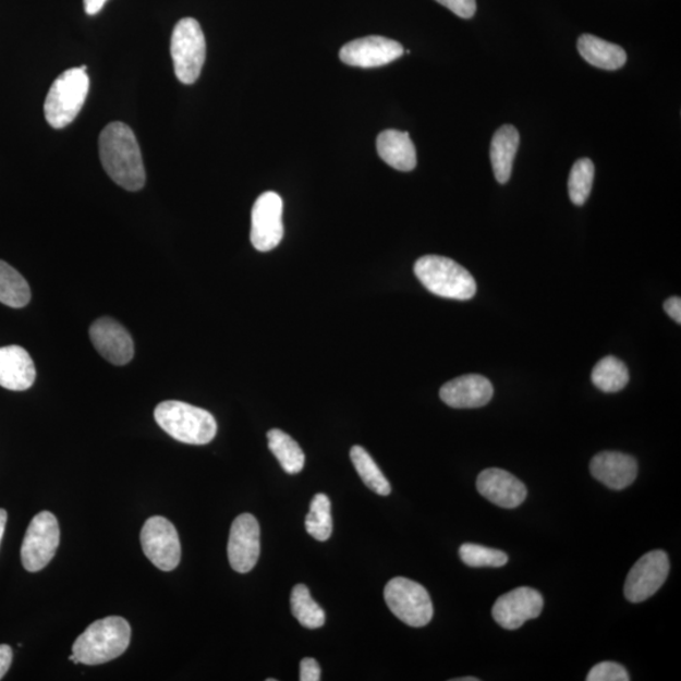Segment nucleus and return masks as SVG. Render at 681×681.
Here are the masks:
<instances>
[{
    "label": "nucleus",
    "instance_id": "1",
    "mask_svg": "<svg viewBox=\"0 0 681 681\" xmlns=\"http://www.w3.org/2000/svg\"><path fill=\"white\" fill-rule=\"evenodd\" d=\"M99 154L104 170L120 187L132 192L144 187L146 170L131 126L114 122L104 127L99 138Z\"/></svg>",
    "mask_w": 681,
    "mask_h": 681
},
{
    "label": "nucleus",
    "instance_id": "2",
    "mask_svg": "<svg viewBox=\"0 0 681 681\" xmlns=\"http://www.w3.org/2000/svg\"><path fill=\"white\" fill-rule=\"evenodd\" d=\"M132 630L123 617L95 621L77 637L72 654L75 664L100 665L119 658L131 644Z\"/></svg>",
    "mask_w": 681,
    "mask_h": 681
},
{
    "label": "nucleus",
    "instance_id": "3",
    "mask_svg": "<svg viewBox=\"0 0 681 681\" xmlns=\"http://www.w3.org/2000/svg\"><path fill=\"white\" fill-rule=\"evenodd\" d=\"M155 419L167 435L186 445L210 443L218 433V423L210 412L178 400L158 404Z\"/></svg>",
    "mask_w": 681,
    "mask_h": 681
},
{
    "label": "nucleus",
    "instance_id": "4",
    "mask_svg": "<svg viewBox=\"0 0 681 681\" xmlns=\"http://www.w3.org/2000/svg\"><path fill=\"white\" fill-rule=\"evenodd\" d=\"M414 272L430 293L443 299L469 301L476 295L475 278L459 263L446 256H422L415 263Z\"/></svg>",
    "mask_w": 681,
    "mask_h": 681
},
{
    "label": "nucleus",
    "instance_id": "5",
    "mask_svg": "<svg viewBox=\"0 0 681 681\" xmlns=\"http://www.w3.org/2000/svg\"><path fill=\"white\" fill-rule=\"evenodd\" d=\"M86 71L87 68L82 66L63 72L48 92L45 117L54 130L70 125L82 111L90 87Z\"/></svg>",
    "mask_w": 681,
    "mask_h": 681
},
{
    "label": "nucleus",
    "instance_id": "6",
    "mask_svg": "<svg viewBox=\"0 0 681 681\" xmlns=\"http://www.w3.org/2000/svg\"><path fill=\"white\" fill-rule=\"evenodd\" d=\"M171 54L174 74L184 85L195 84L206 60V39L199 23L183 19L173 29Z\"/></svg>",
    "mask_w": 681,
    "mask_h": 681
},
{
    "label": "nucleus",
    "instance_id": "7",
    "mask_svg": "<svg viewBox=\"0 0 681 681\" xmlns=\"http://www.w3.org/2000/svg\"><path fill=\"white\" fill-rule=\"evenodd\" d=\"M384 597L389 610L408 627H427L433 619L435 610L429 593L419 583L397 576L387 584Z\"/></svg>",
    "mask_w": 681,
    "mask_h": 681
},
{
    "label": "nucleus",
    "instance_id": "8",
    "mask_svg": "<svg viewBox=\"0 0 681 681\" xmlns=\"http://www.w3.org/2000/svg\"><path fill=\"white\" fill-rule=\"evenodd\" d=\"M60 544L58 519L50 511L39 512L24 535L21 558L26 571L35 573L50 564Z\"/></svg>",
    "mask_w": 681,
    "mask_h": 681
},
{
    "label": "nucleus",
    "instance_id": "9",
    "mask_svg": "<svg viewBox=\"0 0 681 681\" xmlns=\"http://www.w3.org/2000/svg\"><path fill=\"white\" fill-rule=\"evenodd\" d=\"M144 555L160 571L171 572L181 560V543L174 525L162 516L147 520L141 532Z\"/></svg>",
    "mask_w": 681,
    "mask_h": 681
},
{
    "label": "nucleus",
    "instance_id": "10",
    "mask_svg": "<svg viewBox=\"0 0 681 681\" xmlns=\"http://www.w3.org/2000/svg\"><path fill=\"white\" fill-rule=\"evenodd\" d=\"M283 199L276 192H266L256 199L252 211V244L258 252H270L282 242Z\"/></svg>",
    "mask_w": 681,
    "mask_h": 681
},
{
    "label": "nucleus",
    "instance_id": "11",
    "mask_svg": "<svg viewBox=\"0 0 681 681\" xmlns=\"http://www.w3.org/2000/svg\"><path fill=\"white\" fill-rule=\"evenodd\" d=\"M669 572L670 562L667 552L662 550L647 552L632 567L624 582V596L632 604L644 603L662 587Z\"/></svg>",
    "mask_w": 681,
    "mask_h": 681
},
{
    "label": "nucleus",
    "instance_id": "12",
    "mask_svg": "<svg viewBox=\"0 0 681 681\" xmlns=\"http://www.w3.org/2000/svg\"><path fill=\"white\" fill-rule=\"evenodd\" d=\"M260 556V526L252 514L239 515L231 525L228 557L238 573H250Z\"/></svg>",
    "mask_w": 681,
    "mask_h": 681
},
{
    "label": "nucleus",
    "instance_id": "13",
    "mask_svg": "<svg viewBox=\"0 0 681 681\" xmlns=\"http://www.w3.org/2000/svg\"><path fill=\"white\" fill-rule=\"evenodd\" d=\"M404 54L402 44L382 36H367L344 45L340 60L349 66L372 69L386 66Z\"/></svg>",
    "mask_w": 681,
    "mask_h": 681
},
{
    "label": "nucleus",
    "instance_id": "14",
    "mask_svg": "<svg viewBox=\"0 0 681 681\" xmlns=\"http://www.w3.org/2000/svg\"><path fill=\"white\" fill-rule=\"evenodd\" d=\"M544 599L538 591L519 587L502 595L492 607V617L501 628L518 630L528 620L538 619Z\"/></svg>",
    "mask_w": 681,
    "mask_h": 681
},
{
    "label": "nucleus",
    "instance_id": "15",
    "mask_svg": "<svg viewBox=\"0 0 681 681\" xmlns=\"http://www.w3.org/2000/svg\"><path fill=\"white\" fill-rule=\"evenodd\" d=\"M90 340L96 351L110 364L123 366L134 356V342L130 332L109 317L99 318L90 327Z\"/></svg>",
    "mask_w": 681,
    "mask_h": 681
},
{
    "label": "nucleus",
    "instance_id": "16",
    "mask_svg": "<svg viewBox=\"0 0 681 681\" xmlns=\"http://www.w3.org/2000/svg\"><path fill=\"white\" fill-rule=\"evenodd\" d=\"M477 490L485 499L503 509L520 507L527 495L522 481L500 469L481 472L477 478Z\"/></svg>",
    "mask_w": 681,
    "mask_h": 681
},
{
    "label": "nucleus",
    "instance_id": "17",
    "mask_svg": "<svg viewBox=\"0 0 681 681\" xmlns=\"http://www.w3.org/2000/svg\"><path fill=\"white\" fill-rule=\"evenodd\" d=\"M439 396L448 406L455 409L481 408L490 403L494 388L490 380L486 379L485 376L470 374L445 384Z\"/></svg>",
    "mask_w": 681,
    "mask_h": 681
},
{
    "label": "nucleus",
    "instance_id": "18",
    "mask_svg": "<svg viewBox=\"0 0 681 681\" xmlns=\"http://www.w3.org/2000/svg\"><path fill=\"white\" fill-rule=\"evenodd\" d=\"M591 474L612 490H623L634 484L637 477V462L634 457L620 452H600L591 461Z\"/></svg>",
    "mask_w": 681,
    "mask_h": 681
},
{
    "label": "nucleus",
    "instance_id": "19",
    "mask_svg": "<svg viewBox=\"0 0 681 681\" xmlns=\"http://www.w3.org/2000/svg\"><path fill=\"white\" fill-rule=\"evenodd\" d=\"M36 367L28 352L21 346L0 348V387L23 391L34 386Z\"/></svg>",
    "mask_w": 681,
    "mask_h": 681
},
{
    "label": "nucleus",
    "instance_id": "20",
    "mask_svg": "<svg viewBox=\"0 0 681 681\" xmlns=\"http://www.w3.org/2000/svg\"><path fill=\"white\" fill-rule=\"evenodd\" d=\"M380 158L398 171L411 172L416 167V150L408 132L384 131L376 141Z\"/></svg>",
    "mask_w": 681,
    "mask_h": 681
},
{
    "label": "nucleus",
    "instance_id": "21",
    "mask_svg": "<svg viewBox=\"0 0 681 681\" xmlns=\"http://www.w3.org/2000/svg\"><path fill=\"white\" fill-rule=\"evenodd\" d=\"M576 47L582 58L598 69L615 71L622 69L628 62V53L621 46L596 36L582 35Z\"/></svg>",
    "mask_w": 681,
    "mask_h": 681
},
{
    "label": "nucleus",
    "instance_id": "22",
    "mask_svg": "<svg viewBox=\"0 0 681 681\" xmlns=\"http://www.w3.org/2000/svg\"><path fill=\"white\" fill-rule=\"evenodd\" d=\"M520 146V134L515 126L502 125L494 134L491 142V163L495 179L499 183H508L511 178L512 165Z\"/></svg>",
    "mask_w": 681,
    "mask_h": 681
},
{
    "label": "nucleus",
    "instance_id": "23",
    "mask_svg": "<svg viewBox=\"0 0 681 681\" xmlns=\"http://www.w3.org/2000/svg\"><path fill=\"white\" fill-rule=\"evenodd\" d=\"M268 446L287 474H300L306 462V455L290 435L280 429H271L268 431Z\"/></svg>",
    "mask_w": 681,
    "mask_h": 681
},
{
    "label": "nucleus",
    "instance_id": "24",
    "mask_svg": "<svg viewBox=\"0 0 681 681\" xmlns=\"http://www.w3.org/2000/svg\"><path fill=\"white\" fill-rule=\"evenodd\" d=\"M31 301V288L17 270L0 260V303L12 308L26 307Z\"/></svg>",
    "mask_w": 681,
    "mask_h": 681
},
{
    "label": "nucleus",
    "instance_id": "25",
    "mask_svg": "<svg viewBox=\"0 0 681 681\" xmlns=\"http://www.w3.org/2000/svg\"><path fill=\"white\" fill-rule=\"evenodd\" d=\"M629 380L628 366L615 356L600 360L592 372V382L604 392L621 391L628 386Z\"/></svg>",
    "mask_w": 681,
    "mask_h": 681
},
{
    "label": "nucleus",
    "instance_id": "26",
    "mask_svg": "<svg viewBox=\"0 0 681 681\" xmlns=\"http://www.w3.org/2000/svg\"><path fill=\"white\" fill-rule=\"evenodd\" d=\"M291 607L293 616L302 627L314 630L323 628L326 621V615L304 584H296L292 591Z\"/></svg>",
    "mask_w": 681,
    "mask_h": 681
},
{
    "label": "nucleus",
    "instance_id": "27",
    "mask_svg": "<svg viewBox=\"0 0 681 681\" xmlns=\"http://www.w3.org/2000/svg\"><path fill=\"white\" fill-rule=\"evenodd\" d=\"M351 461L354 463L355 470L364 484L372 491L381 496H388L391 492V486L386 476L375 463L373 457L367 453L362 446H354L350 452Z\"/></svg>",
    "mask_w": 681,
    "mask_h": 681
},
{
    "label": "nucleus",
    "instance_id": "28",
    "mask_svg": "<svg viewBox=\"0 0 681 681\" xmlns=\"http://www.w3.org/2000/svg\"><path fill=\"white\" fill-rule=\"evenodd\" d=\"M331 501L325 494H317L311 502L306 518V531L318 542L330 539L332 534Z\"/></svg>",
    "mask_w": 681,
    "mask_h": 681
},
{
    "label": "nucleus",
    "instance_id": "29",
    "mask_svg": "<svg viewBox=\"0 0 681 681\" xmlns=\"http://www.w3.org/2000/svg\"><path fill=\"white\" fill-rule=\"evenodd\" d=\"M593 181H595V165L592 160L589 158L576 160L568 181L569 197L574 205L582 206L587 203Z\"/></svg>",
    "mask_w": 681,
    "mask_h": 681
},
{
    "label": "nucleus",
    "instance_id": "30",
    "mask_svg": "<svg viewBox=\"0 0 681 681\" xmlns=\"http://www.w3.org/2000/svg\"><path fill=\"white\" fill-rule=\"evenodd\" d=\"M460 558L464 564L474 568H500L509 562L507 552L478 544H463L460 548Z\"/></svg>",
    "mask_w": 681,
    "mask_h": 681
},
{
    "label": "nucleus",
    "instance_id": "31",
    "mask_svg": "<svg viewBox=\"0 0 681 681\" xmlns=\"http://www.w3.org/2000/svg\"><path fill=\"white\" fill-rule=\"evenodd\" d=\"M629 672L622 665L605 661L593 667L587 677V681H629Z\"/></svg>",
    "mask_w": 681,
    "mask_h": 681
},
{
    "label": "nucleus",
    "instance_id": "32",
    "mask_svg": "<svg viewBox=\"0 0 681 681\" xmlns=\"http://www.w3.org/2000/svg\"><path fill=\"white\" fill-rule=\"evenodd\" d=\"M436 2L446 7L447 10L454 13L457 17L463 20L474 17L477 11L476 0H436Z\"/></svg>",
    "mask_w": 681,
    "mask_h": 681
},
{
    "label": "nucleus",
    "instance_id": "33",
    "mask_svg": "<svg viewBox=\"0 0 681 681\" xmlns=\"http://www.w3.org/2000/svg\"><path fill=\"white\" fill-rule=\"evenodd\" d=\"M301 681H319L320 668L315 659L306 658L301 661Z\"/></svg>",
    "mask_w": 681,
    "mask_h": 681
},
{
    "label": "nucleus",
    "instance_id": "34",
    "mask_svg": "<svg viewBox=\"0 0 681 681\" xmlns=\"http://www.w3.org/2000/svg\"><path fill=\"white\" fill-rule=\"evenodd\" d=\"M664 309L678 325L681 324V300L679 296H671V299L665 301Z\"/></svg>",
    "mask_w": 681,
    "mask_h": 681
},
{
    "label": "nucleus",
    "instance_id": "35",
    "mask_svg": "<svg viewBox=\"0 0 681 681\" xmlns=\"http://www.w3.org/2000/svg\"><path fill=\"white\" fill-rule=\"evenodd\" d=\"M13 660V652L11 646L0 645V679L10 670Z\"/></svg>",
    "mask_w": 681,
    "mask_h": 681
},
{
    "label": "nucleus",
    "instance_id": "36",
    "mask_svg": "<svg viewBox=\"0 0 681 681\" xmlns=\"http://www.w3.org/2000/svg\"><path fill=\"white\" fill-rule=\"evenodd\" d=\"M108 0H84L85 12L89 15L98 14Z\"/></svg>",
    "mask_w": 681,
    "mask_h": 681
},
{
    "label": "nucleus",
    "instance_id": "37",
    "mask_svg": "<svg viewBox=\"0 0 681 681\" xmlns=\"http://www.w3.org/2000/svg\"><path fill=\"white\" fill-rule=\"evenodd\" d=\"M7 518H8L7 511L4 509H0V544H2V540H3Z\"/></svg>",
    "mask_w": 681,
    "mask_h": 681
},
{
    "label": "nucleus",
    "instance_id": "38",
    "mask_svg": "<svg viewBox=\"0 0 681 681\" xmlns=\"http://www.w3.org/2000/svg\"><path fill=\"white\" fill-rule=\"evenodd\" d=\"M452 681H478V679L475 677H471V678L453 679Z\"/></svg>",
    "mask_w": 681,
    "mask_h": 681
}]
</instances>
